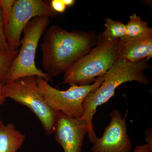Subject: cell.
<instances>
[{
	"label": "cell",
	"instance_id": "cell-17",
	"mask_svg": "<svg viewBox=\"0 0 152 152\" xmlns=\"http://www.w3.org/2000/svg\"><path fill=\"white\" fill-rule=\"evenodd\" d=\"M50 1L51 7L57 13H61L65 11L67 7L63 1V0H52Z\"/></svg>",
	"mask_w": 152,
	"mask_h": 152
},
{
	"label": "cell",
	"instance_id": "cell-4",
	"mask_svg": "<svg viewBox=\"0 0 152 152\" xmlns=\"http://www.w3.org/2000/svg\"><path fill=\"white\" fill-rule=\"evenodd\" d=\"M50 18L36 17L32 19L23 31L24 36L20 41V49L8 70L4 83H10L28 76L43 78L52 81L46 73L38 69L35 63L36 52L42 36L48 28Z\"/></svg>",
	"mask_w": 152,
	"mask_h": 152
},
{
	"label": "cell",
	"instance_id": "cell-21",
	"mask_svg": "<svg viewBox=\"0 0 152 152\" xmlns=\"http://www.w3.org/2000/svg\"><path fill=\"white\" fill-rule=\"evenodd\" d=\"M63 1L67 7L72 6L75 3V1L74 0H63Z\"/></svg>",
	"mask_w": 152,
	"mask_h": 152
},
{
	"label": "cell",
	"instance_id": "cell-20",
	"mask_svg": "<svg viewBox=\"0 0 152 152\" xmlns=\"http://www.w3.org/2000/svg\"><path fill=\"white\" fill-rule=\"evenodd\" d=\"M4 84V83H0V106L4 104L6 100V98L3 94L2 91V88Z\"/></svg>",
	"mask_w": 152,
	"mask_h": 152
},
{
	"label": "cell",
	"instance_id": "cell-12",
	"mask_svg": "<svg viewBox=\"0 0 152 152\" xmlns=\"http://www.w3.org/2000/svg\"><path fill=\"white\" fill-rule=\"evenodd\" d=\"M104 26L105 30L97 36V42L113 40L126 37V25L121 22L106 18Z\"/></svg>",
	"mask_w": 152,
	"mask_h": 152
},
{
	"label": "cell",
	"instance_id": "cell-8",
	"mask_svg": "<svg viewBox=\"0 0 152 152\" xmlns=\"http://www.w3.org/2000/svg\"><path fill=\"white\" fill-rule=\"evenodd\" d=\"M119 110L114 109L110 114V121L106 127L103 135L93 143L91 152H130L132 141L127 133L126 118Z\"/></svg>",
	"mask_w": 152,
	"mask_h": 152
},
{
	"label": "cell",
	"instance_id": "cell-16",
	"mask_svg": "<svg viewBox=\"0 0 152 152\" xmlns=\"http://www.w3.org/2000/svg\"><path fill=\"white\" fill-rule=\"evenodd\" d=\"M10 51H12L10 50L6 37L4 27L0 9V53H7Z\"/></svg>",
	"mask_w": 152,
	"mask_h": 152
},
{
	"label": "cell",
	"instance_id": "cell-19",
	"mask_svg": "<svg viewBox=\"0 0 152 152\" xmlns=\"http://www.w3.org/2000/svg\"><path fill=\"white\" fill-rule=\"evenodd\" d=\"M145 138L147 143L152 148V127L148 128L145 132Z\"/></svg>",
	"mask_w": 152,
	"mask_h": 152
},
{
	"label": "cell",
	"instance_id": "cell-6",
	"mask_svg": "<svg viewBox=\"0 0 152 152\" xmlns=\"http://www.w3.org/2000/svg\"><path fill=\"white\" fill-rule=\"evenodd\" d=\"M105 75L98 77L91 84L73 85L66 91L55 88L48 81L39 77H37V83L47 103L55 112L80 118L84 113L83 101L90 93L99 87L104 80Z\"/></svg>",
	"mask_w": 152,
	"mask_h": 152
},
{
	"label": "cell",
	"instance_id": "cell-1",
	"mask_svg": "<svg viewBox=\"0 0 152 152\" xmlns=\"http://www.w3.org/2000/svg\"><path fill=\"white\" fill-rule=\"evenodd\" d=\"M44 33L41 44L42 64L52 79L64 73L97 43V36L93 32H70L58 25L49 27Z\"/></svg>",
	"mask_w": 152,
	"mask_h": 152
},
{
	"label": "cell",
	"instance_id": "cell-2",
	"mask_svg": "<svg viewBox=\"0 0 152 152\" xmlns=\"http://www.w3.org/2000/svg\"><path fill=\"white\" fill-rule=\"evenodd\" d=\"M148 61L132 63L123 59L117 60L105 75V78L97 88L90 93L83 101L84 113L81 118L88 125V137L94 143L98 138L95 133L93 119L99 106L107 102L113 96L120 85L126 82L135 81L148 86L150 80L145 74L149 67Z\"/></svg>",
	"mask_w": 152,
	"mask_h": 152
},
{
	"label": "cell",
	"instance_id": "cell-7",
	"mask_svg": "<svg viewBox=\"0 0 152 152\" xmlns=\"http://www.w3.org/2000/svg\"><path fill=\"white\" fill-rule=\"evenodd\" d=\"M57 15L48 1L15 0L8 24L4 28L10 50L18 49L22 33L32 19L40 16L54 18Z\"/></svg>",
	"mask_w": 152,
	"mask_h": 152
},
{
	"label": "cell",
	"instance_id": "cell-11",
	"mask_svg": "<svg viewBox=\"0 0 152 152\" xmlns=\"http://www.w3.org/2000/svg\"><path fill=\"white\" fill-rule=\"evenodd\" d=\"M26 139V135L18 130L14 124H5L0 120V152H17Z\"/></svg>",
	"mask_w": 152,
	"mask_h": 152
},
{
	"label": "cell",
	"instance_id": "cell-13",
	"mask_svg": "<svg viewBox=\"0 0 152 152\" xmlns=\"http://www.w3.org/2000/svg\"><path fill=\"white\" fill-rule=\"evenodd\" d=\"M127 36L126 37H141L152 34V29L148 25V22L142 20L135 13L131 15L129 20L126 25Z\"/></svg>",
	"mask_w": 152,
	"mask_h": 152
},
{
	"label": "cell",
	"instance_id": "cell-10",
	"mask_svg": "<svg viewBox=\"0 0 152 152\" xmlns=\"http://www.w3.org/2000/svg\"><path fill=\"white\" fill-rule=\"evenodd\" d=\"M118 58L136 63L152 57V34L135 38L120 39L117 49Z\"/></svg>",
	"mask_w": 152,
	"mask_h": 152
},
{
	"label": "cell",
	"instance_id": "cell-5",
	"mask_svg": "<svg viewBox=\"0 0 152 152\" xmlns=\"http://www.w3.org/2000/svg\"><path fill=\"white\" fill-rule=\"evenodd\" d=\"M37 77H23L4 83L2 88L5 97L26 106L35 115L47 135L54 134L58 115L49 106L37 83Z\"/></svg>",
	"mask_w": 152,
	"mask_h": 152
},
{
	"label": "cell",
	"instance_id": "cell-9",
	"mask_svg": "<svg viewBox=\"0 0 152 152\" xmlns=\"http://www.w3.org/2000/svg\"><path fill=\"white\" fill-rule=\"evenodd\" d=\"M57 115L54 132L56 141L64 152H82L88 131L86 122L81 118H75L60 112Z\"/></svg>",
	"mask_w": 152,
	"mask_h": 152
},
{
	"label": "cell",
	"instance_id": "cell-15",
	"mask_svg": "<svg viewBox=\"0 0 152 152\" xmlns=\"http://www.w3.org/2000/svg\"><path fill=\"white\" fill-rule=\"evenodd\" d=\"M15 0H0V9L4 28L7 26Z\"/></svg>",
	"mask_w": 152,
	"mask_h": 152
},
{
	"label": "cell",
	"instance_id": "cell-18",
	"mask_svg": "<svg viewBox=\"0 0 152 152\" xmlns=\"http://www.w3.org/2000/svg\"><path fill=\"white\" fill-rule=\"evenodd\" d=\"M134 152H152V148L147 143L139 145L134 148Z\"/></svg>",
	"mask_w": 152,
	"mask_h": 152
},
{
	"label": "cell",
	"instance_id": "cell-14",
	"mask_svg": "<svg viewBox=\"0 0 152 152\" xmlns=\"http://www.w3.org/2000/svg\"><path fill=\"white\" fill-rule=\"evenodd\" d=\"M18 49L7 53H0V83H4L8 70L18 54Z\"/></svg>",
	"mask_w": 152,
	"mask_h": 152
},
{
	"label": "cell",
	"instance_id": "cell-3",
	"mask_svg": "<svg viewBox=\"0 0 152 152\" xmlns=\"http://www.w3.org/2000/svg\"><path fill=\"white\" fill-rule=\"evenodd\" d=\"M119 39L97 42L88 53L65 72L63 83L70 86L91 84L98 77L104 75L118 59L117 49Z\"/></svg>",
	"mask_w": 152,
	"mask_h": 152
}]
</instances>
